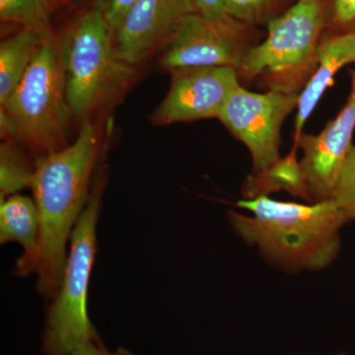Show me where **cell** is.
I'll return each instance as SVG.
<instances>
[{
  "mask_svg": "<svg viewBox=\"0 0 355 355\" xmlns=\"http://www.w3.org/2000/svg\"><path fill=\"white\" fill-rule=\"evenodd\" d=\"M99 156V139L85 123L76 141L37 159L31 186L40 216L38 242L16 263L20 277L35 273L46 297L60 291L67 266V240L88 202L91 176Z\"/></svg>",
  "mask_w": 355,
  "mask_h": 355,
  "instance_id": "1",
  "label": "cell"
},
{
  "mask_svg": "<svg viewBox=\"0 0 355 355\" xmlns=\"http://www.w3.org/2000/svg\"><path fill=\"white\" fill-rule=\"evenodd\" d=\"M237 207L252 214L229 211L237 234L282 270H324L340 254V229L349 221L333 200L298 203L261 196L239 200Z\"/></svg>",
  "mask_w": 355,
  "mask_h": 355,
  "instance_id": "2",
  "label": "cell"
},
{
  "mask_svg": "<svg viewBox=\"0 0 355 355\" xmlns=\"http://www.w3.org/2000/svg\"><path fill=\"white\" fill-rule=\"evenodd\" d=\"M324 17L321 0H298L268 21L265 41L252 46L236 69L239 79H260L268 90L301 93L317 67Z\"/></svg>",
  "mask_w": 355,
  "mask_h": 355,
  "instance_id": "3",
  "label": "cell"
},
{
  "mask_svg": "<svg viewBox=\"0 0 355 355\" xmlns=\"http://www.w3.org/2000/svg\"><path fill=\"white\" fill-rule=\"evenodd\" d=\"M104 180L97 175L83 214L71 234V244L60 291L46 314L43 336L46 355H70L97 331L87 314V292L96 254V225Z\"/></svg>",
  "mask_w": 355,
  "mask_h": 355,
  "instance_id": "4",
  "label": "cell"
},
{
  "mask_svg": "<svg viewBox=\"0 0 355 355\" xmlns=\"http://www.w3.org/2000/svg\"><path fill=\"white\" fill-rule=\"evenodd\" d=\"M105 7L84 14L65 40V90L72 116L83 119L128 85L133 67L119 53Z\"/></svg>",
  "mask_w": 355,
  "mask_h": 355,
  "instance_id": "5",
  "label": "cell"
},
{
  "mask_svg": "<svg viewBox=\"0 0 355 355\" xmlns=\"http://www.w3.org/2000/svg\"><path fill=\"white\" fill-rule=\"evenodd\" d=\"M1 110L12 121L16 137L43 155L60 149L72 114L65 90L64 46L51 33Z\"/></svg>",
  "mask_w": 355,
  "mask_h": 355,
  "instance_id": "6",
  "label": "cell"
},
{
  "mask_svg": "<svg viewBox=\"0 0 355 355\" xmlns=\"http://www.w3.org/2000/svg\"><path fill=\"white\" fill-rule=\"evenodd\" d=\"M300 93L268 90L254 93L242 87L233 91L218 120L243 142L253 160L254 174L280 160V130L286 116L297 109Z\"/></svg>",
  "mask_w": 355,
  "mask_h": 355,
  "instance_id": "7",
  "label": "cell"
},
{
  "mask_svg": "<svg viewBox=\"0 0 355 355\" xmlns=\"http://www.w3.org/2000/svg\"><path fill=\"white\" fill-rule=\"evenodd\" d=\"M231 67H188L172 70L171 86L153 119L156 125L219 118L238 86Z\"/></svg>",
  "mask_w": 355,
  "mask_h": 355,
  "instance_id": "8",
  "label": "cell"
},
{
  "mask_svg": "<svg viewBox=\"0 0 355 355\" xmlns=\"http://www.w3.org/2000/svg\"><path fill=\"white\" fill-rule=\"evenodd\" d=\"M355 130V70L352 90L342 111L318 135L302 133L293 148L302 150L299 160L309 203L331 200L338 172L352 144Z\"/></svg>",
  "mask_w": 355,
  "mask_h": 355,
  "instance_id": "9",
  "label": "cell"
},
{
  "mask_svg": "<svg viewBox=\"0 0 355 355\" xmlns=\"http://www.w3.org/2000/svg\"><path fill=\"white\" fill-rule=\"evenodd\" d=\"M244 25L221 24L191 14L167 44L161 64L169 70L231 67L237 69L252 46L242 38Z\"/></svg>",
  "mask_w": 355,
  "mask_h": 355,
  "instance_id": "10",
  "label": "cell"
},
{
  "mask_svg": "<svg viewBox=\"0 0 355 355\" xmlns=\"http://www.w3.org/2000/svg\"><path fill=\"white\" fill-rule=\"evenodd\" d=\"M193 0H137L116 32L119 53L128 64H141L162 44L167 46L191 14Z\"/></svg>",
  "mask_w": 355,
  "mask_h": 355,
  "instance_id": "11",
  "label": "cell"
},
{
  "mask_svg": "<svg viewBox=\"0 0 355 355\" xmlns=\"http://www.w3.org/2000/svg\"><path fill=\"white\" fill-rule=\"evenodd\" d=\"M314 73L301 91L294 125V142L303 133L306 121L316 108L334 77L345 65L355 64V32L336 34L320 42Z\"/></svg>",
  "mask_w": 355,
  "mask_h": 355,
  "instance_id": "12",
  "label": "cell"
},
{
  "mask_svg": "<svg viewBox=\"0 0 355 355\" xmlns=\"http://www.w3.org/2000/svg\"><path fill=\"white\" fill-rule=\"evenodd\" d=\"M50 29L23 28L0 46V104L4 106L22 80Z\"/></svg>",
  "mask_w": 355,
  "mask_h": 355,
  "instance_id": "13",
  "label": "cell"
},
{
  "mask_svg": "<svg viewBox=\"0 0 355 355\" xmlns=\"http://www.w3.org/2000/svg\"><path fill=\"white\" fill-rule=\"evenodd\" d=\"M40 216L36 202L23 196L2 198L0 205V241L19 243L24 253L32 252L38 242Z\"/></svg>",
  "mask_w": 355,
  "mask_h": 355,
  "instance_id": "14",
  "label": "cell"
},
{
  "mask_svg": "<svg viewBox=\"0 0 355 355\" xmlns=\"http://www.w3.org/2000/svg\"><path fill=\"white\" fill-rule=\"evenodd\" d=\"M277 191H286L309 203L299 160L296 158V149L293 148L286 157L280 158L279 162L265 171L252 175L243 188L246 200L268 196Z\"/></svg>",
  "mask_w": 355,
  "mask_h": 355,
  "instance_id": "15",
  "label": "cell"
},
{
  "mask_svg": "<svg viewBox=\"0 0 355 355\" xmlns=\"http://www.w3.org/2000/svg\"><path fill=\"white\" fill-rule=\"evenodd\" d=\"M35 166L31 167L10 144H2L0 148V193L2 198L15 195L26 187L31 186Z\"/></svg>",
  "mask_w": 355,
  "mask_h": 355,
  "instance_id": "16",
  "label": "cell"
},
{
  "mask_svg": "<svg viewBox=\"0 0 355 355\" xmlns=\"http://www.w3.org/2000/svg\"><path fill=\"white\" fill-rule=\"evenodd\" d=\"M0 18L23 28L49 30L46 0H0Z\"/></svg>",
  "mask_w": 355,
  "mask_h": 355,
  "instance_id": "17",
  "label": "cell"
},
{
  "mask_svg": "<svg viewBox=\"0 0 355 355\" xmlns=\"http://www.w3.org/2000/svg\"><path fill=\"white\" fill-rule=\"evenodd\" d=\"M331 200L347 221H355V146L352 144L338 172Z\"/></svg>",
  "mask_w": 355,
  "mask_h": 355,
  "instance_id": "18",
  "label": "cell"
},
{
  "mask_svg": "<svg viewBox=\"0 0 355 355\" xmlns=\"http://www.w3.org/2000/svg\"><path fill=\"white\" fill-rule=\"evenodd\" d=\"M226 11L240 24H253L263 19L277 0H223Z\"/></svg>",
  "mask_w": 355,
  "mask_h": 355,
  "instance_id": "19",
  "label": "cell"
},
{
  "mask_svg": "<svg viewBox=\"0 0 355 355\" xmlns=\"http://www.w3.org/2000/svg\"><path fill=\"white\" fill-rule=\"evenodd\" d=\"M193 1L197 6L198 13L207 19L221 23V24L238 23L228 15L223 0H193Z\"/></svg>",
  "mask_w": 355,
  "mask_h": 355,
  "instance_id": "20",
  "label": "cell"
},
{
  "mask_svg": "<svg viewBox=\"0 0 355 355\" xmlns=\"http://www.w3.org/2000/svg\"><path fill=\"white\" fill-rule=\"evenodd\" d=\"M333 17L342 28L355 26V0H334Z\"/></svg>",
  "mask_w": 355,
  "mask_h": 355,
  "instance_id": "21",
  "label": "cell"
},
{
  "mask_svg": "<svg viewBox=\"0 0 355 355\" xmlns=\"http://www.w3.org/2000/svg\"><path fill=\"white\" fill-rule=\"evenodd\" d=\"M135 1L137 0H110L108 6L105 7V16L114 34Z\"/></svg>",
  "mask_w": 355,
  "mask_h": 355,
  "instance_id": "22",
  "label": "cell"
},
{
  "mask_svg": "<svg viewBox=\"0 0 355 355\" xmlns=\"http://www.w3.org/2000/svg\"><path fill=\"white\" fill-rule=\"evenodd\" d=\"M70 355H132L128 350L119 349L116 352H110L103 345L100 338L91 340L77 347Z\"/></svg>",
  "mask_w": 355,
  "mask_h": 355,
  "instance_id": "23",
  "label": "cell"
}]
</instances>
